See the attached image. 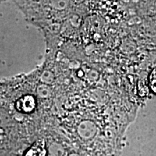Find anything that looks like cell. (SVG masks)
Returning a JSON list of instances; mask_svg holds the SVG:
<instances>
[{"label":"cell","instance_id":"cell-1","mask_svg":"<svg viewBox=\"0 0 156 156\" xmlns=\"http://www.w3.org/2000/svg\"><path fill=\"white\" fill-rule=\"evenodd\" d=\"M36 107V100L30 95H24L18 99L16 102V108L23 113H30L34 110Z\"/></svg>","mask_w":156,"mask_h":156},{"label":"cell","instance_id":"cell-2","mask_svg":"<svg viewBox=\"0 0 156 156\" xmlns=\"http://www.w3.org/2000/svg\"><path fill=\"white\" fill-rule=\"evenodd\" d=\"M149 81L150 86H151L152 90L156 93V68L151 72V75H150Z\"/></svg>","mask_w":156,"mask_h":156}]
</instances>
